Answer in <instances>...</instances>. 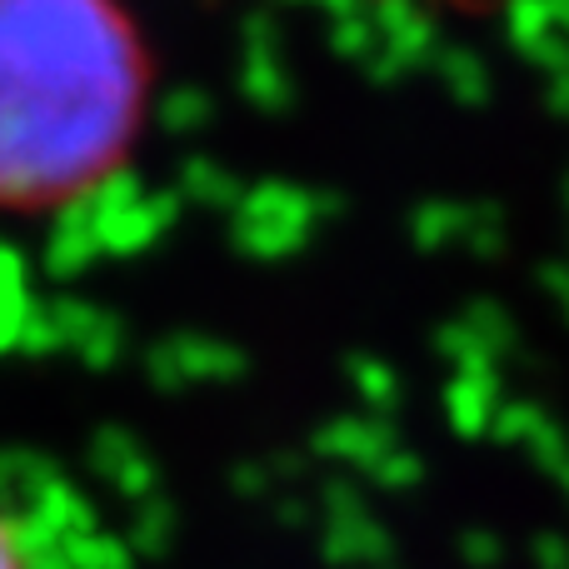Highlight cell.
I'll return each mask as SVG.
<instances>
[{"instance_id":"2","label":"cell","mask_w":569,"mask_h":569,"mask_svg":"<svg viewBox=\"0 0 569 569\" xmlns=\"http://www.w3.org/2000/svg\"><path fill=\"white\" fill-rule=\"evenodd\" d=\"M0 569H26V550H20L16 530L6 525V515H0Z\"/></svg>"},{"instance_id":"1","label":"cell","mask_w":569,"mask_h":569,"mask_svg":"<svg viewBox=\"0 0 569 569\" xmlns=\"http://www.w3.org/2000/svg\"><path fill=\"white\" fill-rule=\"evenodd\" d=\"M150 86L126 0H0V216L96 196L146 130Z\"/></svg>"}]
</instances>
